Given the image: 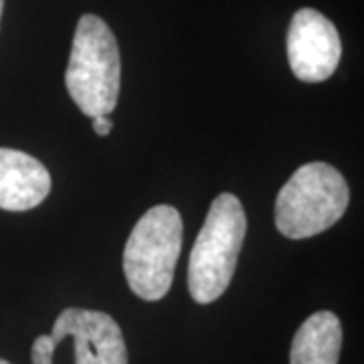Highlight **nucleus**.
<instances>
[{"label":"nucleus","instance_id":"obj_8","mask_svg":"<svg viewBox=\"0 0 364 364\" xmlns=\"http://www.w3.org/2000/svg\"><path fill=\"white\" fill-rule=\"evenodd\" d=\"M342 350V324L334 312L312 314L299 326L291 348L289 364H338Z\"/></svg>","mask_w":364,"mask_h":364},{"label":"nucleus","instance_id":"obj_10","mask_svg":"<svg viewBox=\"0 0 364 364\" xmlns=\"http://www.w3.org/2000/svg\"><path fill=\"white\" fill-rule=\"evenodd\" d=\"M2 6H4V0H0V16H2Z\"/></svg>","mask_w":364,"mask_h":364},{"label":"nucleus","instance_id":"obj_2","mask_svg":"<svg viewBox=\"0 0 364 364\" xmlns=\"http://www.w3.org/2000/svg\"><path fill=\"white\" fill-rule=\"evenodd\" d=\"M247 233L241 200L231 193L219 195L208 208L188 261V291L196 304L207 306L229 287Z\"/></svg>","mask_w":364,"mask_h":364},{"label":"nucleus","instance_id":"obj_3","mask_svg":"<svg viewBox=\"0 0 364 364\" xmlns=\"http://www.w3.org/2000/svg\"><path fill=\"white\" fill-rule=\"evenodd\" d=\"M350 188L338 168L326 162L299 166L275 198V227L287 239H308L342 219Z\"/></svg>","mask_w":364,"mask_h":364},{"label":"nucleus","instance_id":"obj_5","mask_svg":"<svg viewBox=\"0 0 364 364\" xmlns=\"http://www.w3.org/2000/svg\"><path fill=\"white\" fill-rule=\"evenodd\" d=\"M342 43L334 23L316 9H299L287 31V61L304 83H320L334 75Z\"/></svg>","mask_w":364,"mask_h":364},{"label":"nucleus","instance_id":"obj_6","mask_svg":"<svg viewBox=\"0 0 364 364\" xmlns=\"http://www.w3.org/2000/svg\"><path fill=\"white\" fill-rule=\"evenodd\" d=\"M53 344L73 342V364H128V348L117 322L109 314L65 308L49 334Z\"/></svg>","mask_w":364,"mask_h":364},{"label":"nucleus","instance_id":"obj_1","mask_svg":"<svg viewBox=\"0 0 364 364\" xmlns=\"http://www.w3.org/2000/svg\"><path fill=\"white\" fill-rule=\"evenodd\" d=\"M122 61L117 41L104 18L83 14L79 18L65 85L71 100L87 117L109 116L117 105Z\"/></svg>","mask_w":364,"mask_h":364},{"label":"nucleus","instance_id":"obj_4","mask_svg":"<svg viewBox=\"0 0 364 364\" xmlns=\"http://www.w3.org/2000/svg\"><path fill=\"white\" fill-rule=\"evenodd\" d=\"M181 249V213L170 205L146 210L124 249V273L132 291L146 301L164 298L174 282Z\"/></svg>","mask_w":364,"mask_h":364},{"label":"nucleus","instance_id":"obj_11","mask_svg":"<svg viewBox=\"0 0 364 364\" xmlns=\"http://www.w3.org/2000/svg\"><path fill=\"white\" fill-rule=\"evenodd\" d=\"M0 364H11L9 360H4V358H0Z\"/></svg>","mask_w":364,"mask_h":364},{"label":"nucleus","instance_id":"obj_9","mask_svg":"<svg viewBox=\"0 0 364 364\" xmlns=\"http://www.w3.org/2000/svg\"><path fill=\"white\" fill-rule=\"evenodd\" d=\"M114 130V124H112V119L107 116H97L93 117V132L97 134V136H109Z\"/></svg>","mask_w":364,"mask_h":364},{"label":"nucleus","instance_id":"obj_7","mask_svg":"<svg viewBox=\"0 0 364 364\" xmlns=\"http://www.w3.org/2000/svg\"><path fill=\"white\" fill-rule=\"evenodd\" d=\"M51 193V174L39 160L14 148H0V208L23 213Z\"/></svg>","mask_w":364,"mask_h":364}]
</instances>
